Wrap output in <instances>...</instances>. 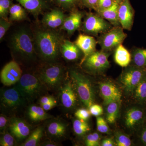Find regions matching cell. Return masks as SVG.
Returning a JSON list of instances; mask_svg holds the SVG:
<instances>
[{"label": "cell", "instance_id": "cell-1", "mask_svg": "<svg viewBox=\"0 0 146 146\" xmlns=\"http://www.w3.org/2000/svg\"><path fill=\"white\" fill-rule=\"evenodd\" d=\"M52 29H39L34 34L36 52L44 60L53 61L58 57L64 40L58 32Z\"/></svg>", "mask_w": 146, "mask_h": 146}, {"label": "cell", "instance_id": "cell-2", "mask_svg": "<svg viewBox=\"0 0 146 146\" xmlns=\"http://www.w3.org/2000/svg\"><path fill=\"white\" fill-rule=\"evenodd\" d=\"M10 45L12 52L21 59L31 60L36 58L34 35L27 28L15 32L11 39Z\"/></svg>", "mask_w": 146, "mask_h": 146}, {"label": "cell", "instance_id": "cell-3", "mask_svg": "<svg viewBox=\"0 0 146 146\" xmlns=\"http://www.w3.org/2000/svg\"><path fill=\"white\" fill-rule=\"evenodd\" d=\"M70 76L73 86L80 100L86 107L94 104L95 93L90 80L78 71L72 70Z\"/></svg>", "mask_w": 146, "mask_h": 146}, {"label": "cell", "instance_id": "cell-4", "mask_svg": "<svg viewBox=\"0 0 146 146\" xmlns=\"http://www.w3.org/2000/svg\"><path fill=\"white\" fill-rule=\"evenodd\" d=\"M18 82L16 86L27 102L36 100L46 88L38 77L31 74L23 75Z\"/></svg>", "mask_w": 146, "mask_h": 146}, {"label": "cell", "instance_id": "cell-5", "mask_svg": "<svg viewBox=\"0 0 146 146\" xmlns=\"http://www.w3.org/2000/svg\"><path fill=\"white\" fill-rule=\"evenodd\" d=\"M123 29L121 26L113 27L101 35L97 42L100 46L102 50L111 52L122 44L127 37V35L124 32Z\"/></svg>", "mask_w": 146, "mask_h": 146}, {"label": "cell", "instance_id": "cell-6", "mask_svg": "<svg viewBox=\"0 0 146 146\" xmlns=\"http://www.w3.org/2000/svg\"><path fill=\"white\" fill-rule=\"evenodd\" d=\"M146 74V68L133 65L126 67L119 78L126 94H132L136 86Z\"/></svg>", "mask_w": 146, "mask_h": 146}, {"label": "cell", "instance_id": "cell-7", "mask_svg": "<svg viewBox=\"0 0 146 146\" xmlns=\"http://www.w3.org/2000/svg\"><path fill=\"white\" fill-rule=\"evenodd\" d=\"M64 76V68L62 66L52 64L42 69L38 77L47 89L54 90L60 86Z\"/></svg>", "mask_w": 146, "mask_h": 146}, {"label": "cell", "instance_id": "cell-8", "mask_svg": "<svg viewBox=\"0 0 146 146\" xmlns=\"http://www.w3.org/2000/svg\"><path fill=\"white\" fill-rule=\"evenodd\" d=\"M112 25L98 13H89L84 19L82 31L88 35L98 36L110 29Z\"/></svg>", "mask_w": 146, "mask_h": 146}, {"label": "cell", "instance_id": "cell-9", "mask_svg": "<svg viewBox=\"0 0 146 146\" xmlns=\"http://www.w3.org/2000/svg\"><path fill=\"white\" fill-rule=\"evenodd\" d=\"M110 53L102 50L100 51H96L86 58L82 64L92 72H102L109 68L108 58Z\"/></svg>", "mask_w": 146, "mask_h": 146}, {"label": "cell", "instance_id": "cell-10", "mask_svg": "<svg viewBox=\"0 0 146 146\" xmlns=\"http://www.w3.org/2000/svg\"><path fill=\"white\" fill-rule=\"evenodd\" d=\"M1 102L3 107L12 110L25 106L27 101L15 86L1 92Z\"/></svg>", "mask_w": 146, "mask_h": 146}, {"label": "cell", "instance_id": "cell-11", "mask_svg": "<svg viewBox=\"0 0 146 146\" xmlns=\"http://www.w3.org/2000/svg\"><path fill=\"white\" fill-rule=\"evenodd\" d=\"M22 70L18 63L12 60L4 66L1 73V80L5 86H11L18 82L22 76Z\"/></svg>", "mask_w": 146, "mask_h": 146}, {"label": "cell", "instance_id": "cell-12", "mask_svg": "<svg viewBox=\"0 0 146 146\" xmlns=\"http://www.w3.org/2000/svg\"><path fill=\"white\" fill-rule=\"evenodd\" d=\"M134 9L130 0H122L119 5L118 17L121 27L124 29H132L134 17Z\"/></svg>", "mask_w": 146, "mask_h": 146}, {"label": "cell", "instance_id": "cell-13", "mask_svg": "<svg viewBox=\"0 0 146 146\" xmlns=\"http://www.w3.org/2000/svg\"><path fill=\"white\" fill-rule=\"evenodd\" d=\"M8 125L11 134L17 141H23L28 138L30 134V126L25 120L21 118H11Z\"/></svg>", "mask_w": 146, "mask_h": 146}, {"label": "cell", "instance_id": "cell-14", "mask_svg": "<svg viewBox=\"0 0 146 146\" xmlns=\"http://www.w3.org/2000/svg\"><path fill=\"white\" fill-rule=\"evenodd\" d=\"M100 89L105 105L107 106L112 102H120L121 100V91L117 86L112 82L110 81L100 82Z\"/></svg>", "mask_w": 146, "mask_h": 146}, {"label": "cell", "instance_id": "cell-15", "mask_svg": "<svg viewBox=\"0 0 146 146\" xmlns=\"http://www.w3.org/2000/svg\"><path fill=\"white\" fill-rule=\"evenodd\" d=\"M145 112L143 107H133L126 112L125 123L128 128L141 127L145 122Z\"/></svg>", "mask_w": 146, "mask_h": 146}, {"label": "cell", "instance_id": "cell-16", "mask_svg": "<svg viewBox=\"0 0 146 146\" xmlns=\"http://www.w3.org/2000/svg\"><path fill=\"white\" fill-rule=\"evenodd\" d=\"M74 43L84 54L81 64L86 58L96 51L98 42L94 37L90 35H79Z\"/></svg>", "mask_w": 146, "mask_h": 146}, {"label": "cell", "instance_id": "cell-17", "mask_svg": "<svg viewBox=\"0 0 146 146\" xmlns=\"http://www.w3.org/2000/svg\"><path fill=\"white\" fill-rule=\"evenodd\" d=\"M72 81L66 82L60 91V98L63 107L67 109H72L77 102L76 93Z\"/></svg>", "mask_w": 146, "mask_h": 146}, {"label": "cell", "instance_id": "cell-18", "mask_svg": "<svg viewBox=\"0 0 146 146\" xmlns=\"http://www.w3.org/2000/svg\"><path fill=\"white\" fill-rule=\"evenodd\" d=\"M66 17L61 9H55L45 13L42 23L48 28L53 29L62 26Z\"/></svg>", "mask_w": 146, "mask_h": 146}, {"label": "cell", "instance_id": "cell-19", "mask_svg": "<svg viewBox=\"0 0 146 146\" xmlns=\"http://www.w3.org/2000/svg\"><path fill=\"white\" fill-rule=\"evenodd\" d=\"M84 16L83 12L74 9L70 16L66 17L60 29L67 31L69 35H72L80 28L82 20Z\"/></svg>", "mask_w": 146, "mask_h": 146}, {"label": "cell", "instance_id": "cell-20", "mask_svg": "<svg viewBox=\"0 0 146 146\" xmlns=\"http://www.w3.org/2000/svg\"><path fill=\"white\" fill-rule=\"evenodd\" d=\"M35 18L48 9V0H16Z\"/></svg>", "mask_w": 146, "mask_h": 146}, {"label": "cell", "instance_id": "cell-21", "mask_svg": "<svg viewBox=\"0 0 146 146\" xmlns=\"http://www.w3.org/2000/svg\"><path fill=\"white\" fill-rule=\"evenodd\" d=\"M60 53L66 60L73 61L78 59L82 52L75 43L64 39L60 48Z\"/></svg>", "mask_w": 146, "mask_h": 146}, {"label": "cell", "instance_id": "cell-22", "mask_svg": "<svg viewBox=\"0 0 146 146\" xmlns=\"http://www.w3.org/2000/svg\"><path fill=\"white\" fill-rule=\"evenodd\" d=\"M119 5V3L115 2L110 7L100 11L97 13L107 20L113 27L121 26L118 17Z\"/></svg>", "mask_w": 146, "mask_h": 146}, {"label": "cell", "instance_id": "cell-23", "mask_svg": "<svg viewBox=\"0 0 146 146\" xmlns=\"http://www.w3.org/2000/svg\"><path fill=\"white\" fill-rule=\"evenodd\" d=\"M114 58L115 63L123 68L127 67L131 61V55L122 44L115 50Z\"/></svg>", "mask_w": 146, "mask_h": 146}, {"label": "cell", "instance_id": "cell-24", "mask_svg": "<svg viewBox=\"0 0 146 146\" xmlns=\"http://www.w3.org/2000/svg\"><path fill=\"white\" fill-rule=\"evenodd\" d=\"M132 94L138 104L146 106V74L136 86Z\"/></svg>", "mask_w": 146, "mask_h": 146}, {"label": "cell", "instance_id": "cell-25", "mask_svg": "<svg viewBox=\"0 0 146 146\" xmlns=\"http://www.w3.org/2000/svg\"><path fill=\"white\" fill-rule=\"evenodd\" d=\"M67 126L60 121H54L48 125L47 131L49 134L54 138L63 137L66 133Z\"/></svg>", "mask_w": 146, "mask_h": 146}, {"label": "cell", "instance_id": "cell-26", "mask_svg": "<svg viewBox=\"0 0 146 146\" xmlns=\"http://www.w3.org/2000/svg\"><path fill=\"white\" fill-rule=\"evenodd\" d=\"M29 118L34 121H39L50 118V115L45 112L42 106L32 105L29 107L28 110Z\"/></svg>", "mask_w": 146, "mask_h": 146}, {"label": "cell", "instance_id": "cell-27", "mask_svg": "<svg viewBox=\"0 0 146 146\" xmlns=\"http://www.w3.org/2000/svg\"><path fill=\"white\" fill-rule=\"evenodd\" d=\"M133 65L146 69V48H136L131 54Z\"/></svg>", "mask_w": 146, "mask_h": 146}, {"label": "cell", "instance_id": "cell-28", "mask_svg": "<svg viewBox=\"0 0 146 146\" xmlns=\"http://www.w3.org/2000/svg\"><path fill=\"white\" fill-rule=\"evenodd\" d=\"M26 10L22 5L13 4L9 9L10 21H19L25 19L27 17Z\"/></svg>", "mask_w": 146, "mask_h": 146}, {"label": "cell", "instance_id": "cell-29", "mask_svg": "<svg viewBox=\"0 0 146 146\" xmlns=\"http://www.w3.org/2000/svg\"><path fill=\"white\" fill-rule=\"evenodd\" d=\"M119 102H114L106 106V119L108 122L113 123L116 122L119 113Z\"/></svg>", "mask_w": 146, "mask_h": 146}, {"label": "cell", "instance_id": "cell-30", "mask_svg": "<svg viewBox=\"0 0 146 146\" xmlns=\"http://www.w3.org/2000/svg\"><path fill=\"white\" fill-rule=\"evenodd\" d=\"M44 129L42 127H39L34 129L28 137L25 142L22 144L23 146H36L39 144L43 136Z\"/></svg>", "mask_w": 146, "mask_h": 146}, {"label": "cell", "instance_id": "cell-31", "mask_svg": "<svg viewBox=\"0 0 146 146\" xmlns=\"http://www.w3.org/2000/svg\"><path fill=\"white\" fill-rule=\"evenodd\" d=\"M73 127L76 134L79 136H83L91 129L89 125L86 121L79 119L74 121Z\"/></svg>", "mask_w": 146, "mask_h": 146}, {"label": "cell", "instance_id": "cell-32", "mask_svg": "<svg viewBox=\"0 0 146 146\" xmlns=\"http://www.w3.org/2000/svg\"><path fill=\"white\" fill-rule=\"evenodd\" d=\"M56 5L64 10L73 11L80 4L81 0H52Z\"/></svg>", "mask_w": 146, "mask_h": 146}, {"label": "cell", "instance_id": "cell-33", "mask_svg": "<svg viewBox=\"0 0 146 146\" xmlns=\"http://www.w3.org/2000/svg\"><path fill=\"white\" fill-rule=\"evenodd\" d=\"M11 0H0V17L8 20L9 9L13 4Z\"/></svg>", "mask_w": 146, "mask_h": 146}, {"label": "cell", "instance_id": "cell-34", "mask_svg": "<svg viewBox=\"0 0 146 146\" xmlns=\"http://www.w3.org/2000/svg\"><path fill=\"white\" fill-rule=\"evenodd\" d=\"M116 145L117 146H130L131 141L128 136L122 133L117 132L115 133Z\"/></svg>", "mask_w": 146, "mask_h": 146}, {"label": "cell", "instance_id": "cell-35", "mask_svg": "<svg viewBox=\"0 0 146 146\" xmlns=\"http://www.w3.org/2000/svg\"><path fill=\"white\" fill-rule=\"evenodd\" d=\"M100 137L97 133L89 134L87 136L85 140V144L87 146H99L100 145Z\"/></svg>", "mask_w": 146, "mask_h": 146}, {"label": "cell", "instance_id": "cell-36", "mask_svg": "<svg viewBox=\"0 0 146 146\" xmlns=\"http://www.w3.org/2000/svg\"><path fill=\"white\" fill-rule=\"evenodd\" d=\"M0 140L1 146H13L15 145V139L10 133L6 132L3 133Z\"/></svg>", "mask_w": 146, "mask_h": 146}, {"label": "cell", "instance_id": "cell-37", "mask_svg": "<svg viewBox=\"0 0 146 146\" xmlns=\"http://www.w3.org/2000/svg\"><path fill=\"white\" fill-rule=\"evenodd\" d=\"M97 129L100 132L102 133H108L109 128L107 122L102 117H97L96 120Z\"/></svg>", "mask_w": 146, "mask_h": 146}, {"label": "cell", "instance_id": "cell-38", "mask_svg": "<svg viewBox=\"0 0 146 146\" xmlns=\"http://www.w3.org/2000/svg\"><path fill=\"white\" fill-rule=\"evenodd\" d=\"M11 25V21L1 18L0 19V39L1 40Z\"/></svg>", "mask_w": 146, "mask_h": 146}, {"label": "cell", "instance_id": "cell-39", "mask_svg": "<svg viewBox=\"0 0 146 146\" xmlns=\"http://www.w3.org/2000/svg\"><path fill=\"white\" fill-rule=\"evenodd\" d=\"M115 2L114 0H98L96 11L98 12L100 11L108 8Z\"/></svg>", "mask_w": 146, "mask_h": 146}, {"label": "cell", "instance_id": "cell-40", "mask_svg": "<svg viewBox=\"0 0 146 146\" xmlns=\"http://www.w3.org/2000/svg\"><path fill=\"white\" fill-rule=\"evenodd\" d=\"M91 114L90 111L84 108L78 110L76 111L75 115L79 119L86 121L90 117Z\"/></svg>", "mask_w": 146, "mask_h": 146}, {"label": "cell", "instance_id": "cell-41", "mask_svg": "<svg viewBox=\"0 0 146 146\" xmlns=\"http://www.w3.org/2000/svg\"><path fill=\"white\" fill-rule=\"evenodd\" d=\"M89 109L91 115L95 117H99L103 113V109L99 105L93 104L89 108Z\"/></svg>", "mask_w": 146, "mask_h": 146}, {"label": "cell", "instance_id": "cell-42", "mask_svg": "<svg viewBox=\"0 0 146 146\" xmlns=\"http://www.w3.org/2000/svg\"><path fill=\"white\" fill-rule=\"evenodd\" d=\"M98 1V0H81L80 4L86 8L93 9L96 11Z\"/></svg>", "mask_w": 146, "mask_h": 146}, {"label": "cell", "instance_id": "cell-43", "mask_svg": "<svg viewBox=\"0 0 146 146\" xmlns=\"http://www.w3.org/2000/svg\"><path fill=\"white\" fill-rule=\"evenodd\" d=\"M139 138L143 145L146 146V123L145 122L140 127L139 130Z\"/></svg>", "mask_w": 146, "mask_h": 146}, {"label": "cell", "instance_id": "cell-44", "mask_svg": "<svg viewBox=\"0 0 146 146\" xmlns=\"http://www.w3.org/2000/svg\"><path fill=\"white\" fill-rule=\"evenodd\" d=\"M7 118L5 116L3 115H1L0 116V129H1V132H2V133H5V131L7 126Z\"/></svg>", "mask_w": 146, "mask_h": 146}, {"label": "cell", "instance_id": "cell-45", "mask_svg": "<svg viewBox=\"0 0 146 146\" xmlns=\"http://www.w3.org/2000/svg\"><path fill=\"white\" fill-rule=\"evenodd\" d=\"M54 97L51 96H44L41 97L39 100V103L40 106L48 103L50 102L55 100Z\"/></svg>", "mask_w": 146, "mask_h": 146}, {"label": "cell", "instance_id": "cell-46", "mask_svg": "<svg viewBox=\"0 0 146 146\" xmlns=\"http://www.w3.org/2000/svg\"><path fill=\"white\" fill-rule=\"evenodd\" d=\"M56 106V102L55 100L52 101L46 104L42 105L41 106H42V108H43L45 111H48L49 110H50L52 109L55 106Z\"/></svg>", "mask_w": 146, "mask_h": 146}, {"label": "cell", "instance_id": "cell-47", "mask_svg": "<svg viewBox=\"0 0 146 146\" xmlns=\"http://www.w3.org/2000/svg\"><path fill=\"white\" fill-rule=\"evenodd\" d=\"M115 143L111 138H106L102 141L101 145L102 146H115Z\"/></svg>", "mask_w": 146, "mask_h": 146}, {"label": "cell", "instance_id": "cell-48", "mask_svg": "<svg viewBox=\"0 0 146 146\" xmlns=\"http://www.w3.org/2000/svg\"><path fill=\"white\" fill-rule=\"evenodd\" d=\"M43 145L46 146H55L57 145L56 144L54 143H52V142H49V141H47L43 144Z\"/></svg>", "mask_w": 146, "mask_h": 146}, {"label": "cell", "instance_id": "cell-49", "mask_svg": "<svg viewBox=\"0 0 146 146\" xmlns=\"http://www.w3.org/2000/svg\"><path fill=\"white\" fill-rule=\"evenodd\" d=\"M114 1H115V2H116L120 3L122 0H114Z\"/></svg>", "mask_w": 146, "mask_h": 146}, {"label": "cell", "instance_id": "cell-50", "mask_svg": "<svg viewBox=\"0 0 146 146\" xmlns=\"http://www.w3.org/2000/svg\"><path fill=\"white\" fill-rule=\"evenodd\" d=\"M145 122L146 123V112H145Z\"/></svg>", "mask_w": 146, "mask_h": 146}]
</instances>
